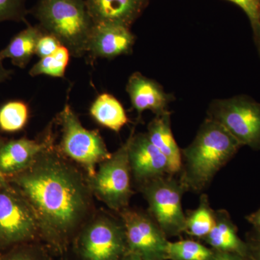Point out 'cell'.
Returning a JSON list of instances; mask_svg holds the SVG:
<instances>
[{"mask_svg": "<svg viewBox=\"0 0 260 260\" xmlns=\"http://www.w3.org/2000/svg\"><path fill=\"white\" fill-rule=\"evenodd\" d=\"M61 46L62 45L56 37L43 32L42 37L38 41L35 54L42 59L54 54Z\"/></svg>", "mask_w": 260, "mask_h": 260, "instance_id": "4316f807", "label": "cell"}, {"mask_svg": "<svg viewBox=\"0 0 260 260\" xmlns=\"http://www.w3.org/2000/svg\"><path fill=\"white\" fill-rule=\"evenodd\" d=\"M90 114L100 125L117 133L129 122L122 104L109 93L101 94L95 99Z\"/></svg>", "mask_w": 260, "mask_h": 260, "instance_id": "d6986e66", "label": "cell"}, {"mask_svg": "<svg viewBox=\"0 0 260 260\" xmlns=\"http://www.w3.org/2000/svg\"><path fill=\"white\" fill-rule=\"evenodd\" d=\"M2 145L3 144H2L1 143H0V148H1ZM6 178H5L4 176H3V174H2L1 172H0V181H5L6 180Z\"/></svg>", "mask_w": 260, "mask_h": 260, "instance_id": "836d02e7", "label": "cell"}, {"mask_svg": "<svg viewBox=\"0 0 260 260\" xmlns=\"http://www.w3.org/2000/svg\"><path fill=\"white\" fill-rule=\"evenodd\" d=\"M129 140L101 162L99 170L89 177L88 188L103 203L116 211L127 208L133 192L129 161Z\"/></svg>", "mask_w": 260, "mask_h": 260, "instance_id": "52a82bcc", "label": "cell"}, {"mask_svg": "<svg viewBox=\"0 0 260 260\" xmlns=\"http://www.w3.org/2000/svg\"><path fill=\"white\" fill-rule=\"evenodd\" d=\"M119 213L125 229L127 252L143 260H167L168 237L148 212L127 207Z\"/></svg>", "mask_w": 260, "mask_h": 260, "instance_id": "30bf717a", "label": "cell"}, {"mask_svg": "<svg viewBox=\"0 0 260 260\" xmlns=\"http://www.w3.org/2000/svg\"><path fill=\"white\" fill-rule=\"evenodd\" d=\"M121 260H143L140 256L135 255L134 254H131V253L127 252L124 255V257Z\"/></svg>", "mask_w": 260, "mask_h": 260, "instance_id": "d6a6232c", "label": "cell"}, {"mask_svg": "<svg viewBox=\"0 0 260 260\" xmlns=\"http://www.w3.org/2000/svg\"><path fill=\"white\" fill-rule=\"evenodd\" d=\"M42 34L39 25L32 26L28 24L26 28L19 32L8 45L0 51V61L10 59L15 66L24 69L35 54L38 41Z\"/></svg>", "mask_w": 260, "mask_h": 260, "instance_id": "ac0fdd59", "label": "cell"}, {"mask_svg": "<svg viewBox=\"0 0 260 260\" xmlns=\"http://www.w3.org/2000/svg\"><path fill=\"white\" fill-rule=\"evenodd\" d=\"M70 55L68 48L61 46L54 54L42 58L36 63L29 71V75L32 77L47 75L53 78H63L69 64Z\"/></svg>", "mask_w": 260, "mask_h": 260, "instance_id": "7402d4cb", "label": "cell"}, {"mask_svg": "<svg viewBox=\"0 0 260 260\" xmlns=\"http://www.w3.org/2000/svg\"><path fill=\"white\" fill-rule=\"evenodd\" d=\"M259 5H260V0H259Z\"/></svg>", "mask_w": 260, "mask_h": 260, "instance_id": "e575fe53", "label": "cell"}, {"mask_svg": "<svg viewBox=\"0 0 260 260\" xmlns=\"http://www.w3.org/2000/svg\"><path fill=\"white\" fill-rule=\"evenodd\" d=\"M0 260H47L44 253L39 248L28 244H20L8 249L0 255Z\"/></svg>", "mask_w": 260, "mask_h": 260, "instance_id": "d4e9b609", "label": "cell"}, {"mask_svg": "<svg viewBox=\"0 0 260 260\" xmlns=\"http://www.w3.org/2000/svg\"><path fill=\"white\" fill-rule=\"evenodd\" d=\"M172 113L168 112L155 116L149 123L146 135L154 146L168 159L173 175L179 174L181 168V149L179 148L172 129Z\"/></svg>", "mask_w": 260, "mask_h": 260, "instance_id": "e0dca14e", "label": "cell"}, {"mask_svg": "<svg viewBox=\"0 0 260 260\" xmlns=\"http://www.w3.org/2000/svg\"><path fill=\"white\" fill-rule=\"evenodd\" d=\"M129 140L128 153L132 177L140 186L158 178L173 175L169 160L152 144L146 133L135 135L133 129Z\"/></svg>", "mask_w": 260, "mask_h": 260, "instance_id": "8fae6325", "label": "cell"}, {"mask_svg": "<svg viewBox=\"0 0 260 260\" xmlns=\"http://www.w3.org/2000/svg\"><path fill=\"white\" fill-rule=\"evenodd\" d=\"M234 3L241 8L247 15L253 31L255 32L259 23L260 5L259 0H225Z\"/></svg>", "mask_w": 260, "mask_h": 260, "instance_id": "484cf974", "label": "cell"}, {"mask_svg": "<svg viewBox=\"0 0 260 260\" xmlns=\"http://www.w3.org/2000/svg\"><path fill=\"white\" fill-rule=\"evenodd\" d=\"M28 119L27 104L13 101L0 108V129L6 133H15L23 129Z\"/></svg>", "mask_w": 260, "mask_h": 260, "instance_id": "603a6c76", "label": "cell"}, {"mask_svg": "<svg viewBox=\"0 0 260 260\" xmlns=\"http://www.w3.org/2000/svg\"><path fill=\"white\" fill-rule=\"evenodd\" d=\"M135 42L130 28L110 23L94 24L88 53L93 57L114 59L132 52Z\"/></svg>", "mask_w": 260, "mask_h": 260, "instance_id": "7c38bea8", "label": "cell"}, {"mask_svg": "<svg viewBox=\"0 0 260 260\" xmlns=\"http://www.w3.org/2000/svg\"><path fill=\"white\" fill-rule=\"evenodd\" d=\"M208 118L224 126L242 147L260 150V103L244 95L215 99Z\"/></svg>", "mask_w": 260, "mask_h": 260, "instance_id": "8992f818", "label": "cell"}, {"mask_svg": "<svg viewBox=\"0 0 260 260\" xmlns=\"http://www.w3.org/2000/svg\"><path fill=\"white\" fill-rule=\"evenodd\" d=\"M10 179L34 210L39 234L61 250L88 210V187L81 175L47 148Z\"/></svg>", "mask_w": 260, "mask_h": 260, "instance_id": "6da1fadb", "label": "cell"}, {"mask_svg": "<svg viewBox=\"0 0 260 260\" xmlns=\"http://www.w3.org/2000/svg\"><path fill=\"white\" fill-rule=\"evenodd\" d=\"M213 260H247V259L236 253L215 251Z\"/></svg>", "mask_w": 260, "mask_h": 260, "instance_id": "f1b7e54d", "label": "cell"}, {"mask_svg": "<svg viewBox=\"0 0 260 260\" xmlns=\"http://www.w3.org/2000/svg\"><path fill=\"white\" fill-rule=\"evenodd\" d=\"M39 234L34 210L8 180L0 181V249L32 242Z\"/></svg>", "mask_w": 260, "mask_h": 260, "instance_id": "5b68a950", "label": "cell"}, {"mask_svg": "<svg viewBox=\"0 0 260 260\" xmlns=\"http://www.w3.org/2000/svg\"><path fill=\"white\" fill-rule=\"evenodd\" d=\"M202 242L213 250L236 253L247 258V244L239 237L238 228L227 210H215V225Z\"/></svg>", "mask_w": 260, "mask_h": 260, "instance_id": "2e32d148", "label": "cell"}, {"mask_svg": "<svg viewBox=\"0 0 260 260\" xmlns=\"http://www.w3.org/2000/svg\"><path fill=\"white\" fill-rule=\"evenodd\" d=\"M94 24L110 23L130 28L148 0H85Z\"/></svg>", "mask_w": 260, "mask_h": 260, "instance_id": "5bb4252c", "label": "cell"}, {"mask_svg": "<svg viewBox=\"0 0 260 260\" xmlns=\"http://www.w3.org/2000/svg\"><path fill=\"white\" fill-rule=\"evenodd\" d=\"M254 38H255V41L256 44H257L258 51H259L260 56V14L259 18V23H258L257 28H256V31L254 32Z\"/></svg>", "mask_w": 260, "mask_h": 260, "instance_id": "1f68e13d", "label": "cell"}, {"mask_svg": "<svg viewBox=\"0 0 260 260\" xmlns=\"http://www.w3.org/2000/svg\"><path fill=\"white\" fill-rule=\"evenodd\" d=\"M246 220L252 225L253 229L260 233V208L254 213L246 216Z\"/></svg>", "mask_w": 260, "mask_h": 260, "instance_id": "f546056e", "label": "cell"}, {"mask_svg": "<svg viewBox=\"0 0 260 260\" xmlns=\"http://www.w3.org/2000/svg\"><path fill=\"white\" fill-rule=\"evenodd\" d=\"M47 148V143L26 138L10 140L0 148V172L5 178L13 177L30 167Z\"/></svg>", "mask_w": 260, "mask_h": 260, "instance_id": "9a60e30c", "label": "cell"}, {"mask_svg": "<svg viewBox=\"0 0 260 260\" xmlns=\"http://www.w3.org/2000/svg\"><path fill=\"white\" fill-rule=\"evenodd\" d=\"M61 126L60 148L62 153L80 164L90 177L98 164L110 157L107 145L99 132L85 129L69 104L59 114Z\"/></svg>", "mask_w": 260, "mask_h": 260, "instance_id": "ba28073f", "label": "cell"}, {"mask_svg": "<svg viewBox=\"0 0 260 260\" xmlns=\"http://www.w3.org/2000/svg\"><path fill=\"white\" fill-rule=\"evenodd\" d=\"M29 13L39 20L41 30L56 37L72 56L88 53L94 23L85 0H38Z\"/></svg>", "mask_w": 260, "mask_h": 260, "instance_id": "3957f363", "label": "cell"}, {"mask_svg": "<svg viewBox=\"0 0 260 260\" xmlns=\"http://www.w3.org/2000/svg\"><path fill=\"white\" fill-rule=\"evenodd\" d=\"M26 0H0V23L4 21L25 22L29 11Z\"/></svg>", "mask_w": 260, "mask_h": 260, "instance_id": "cb8c5ba5", "label": "cell"}, {"mask_svg": "<svg viewBox=\"0 0 260 260\" xmlns=\"http://www.w3.org/2000/svg\"><path fill=\"white\" fill-rule=\"evenodd\" d=\"M215 250L199 240L183 239L169 241L167 260H213Z\"/></svg>", "mask_w": 260, "mask_h": 260, "instance_id": "44dd1931", "label": "cell"}, {"mask_svg": "<svg viewBox=\"0 0 260 260\" xmlns=\"http://www.w3.org/2000/svg\"><path fill=\"white\" fill-rule=\"evenodd\" d=\"M77 251L82 260H121L127 253L121 219L104 215L88 223L78 236Z\"/></svg>", "mask_w": 260, "mask_h": 260, "instance_id": "9c48e42d", "label": "cell"}, {"mask_svg": "<svg viewBox=\"0 0 260 260\" xmlns=\"http://www.w3.org/2000/svg\"><path fill=\"white\" fill-rule=\"evenodd\" d=\"M126 90L139 119L145 111H150L155 116L168 112L169 104L174 98L167 93L158 82L139 72L129 77Z\"/></svg>", "mask_w": 260, "mask_h": 260, "instance_id": "4fadbf2b", "label": "cell"}, {"mask_svg": "<svg viewBox=\"0 0 260 260\" xmlns=\"http://www.w3.org/2000/svg\"><path fill=\"white\" fill-rule=\"evenodd\" d=\"M148 205V213L168 238L184 233L186 215L182 197L186 189L179 179L169 174L140 186Z\"/></svg>", "mask_w": 260, "mask_h": 260, "instance_id": "277c9868", "label": "cell"}, {"mask_svg": "<svg viewBox=\"0 0 260 260\" xmlns=\"http://www.w3.org/2000/svg\"><path fill=\"white\" fill-rule=\"evenodd\" d=\"M242 147L224 126L207 117L193 141L181 149V184L187 191L201 192Z\"/></svg>", "mask_w": 260, "mask_h": 260, "instance_id": "7a4b0ae2", "label": "cell"}, {"mask_svg": "<svg viewBox=\"0 0 260 260\" xmlns=\"http://www.w3.org/2000/svg\"><path fill=\"white\" fill-rule=\"evenodd\" d=\"M245 242L247 244V260H260V233L252 229L246 234Z\"/></svg>", "mask_w": 260, "mask_h": 260, "instance_id": "83f0119b", "label": "cell"}, {"mask_svg": "<svg viewBox=\"0 0 260 260\" xmlns=\"http://www.w3.org/2000/svg\"><path fill=\"white\" fill-rule=\"evenodd\" d=\"M12 73H13V71L5 68L3 65V61H0V84L6 80L9 79Z\"/></svg>", "mask_w": 260, "mask_h": 260, "instance_id": "4dcf8cb0", "label": "cell"}, {"mask_svg": "<svg viewBox=\"0 0 260 260\" xmlns=\"http://www.w3.org/2000/svg\"><path fill=\"white\" fill-rule=\"evenodd\" d=\"M184 234L193 239L203 241L215 225V210L210 206L208 194H202L196 209L189 210L185 214Z\"/></svg>", "mask_w": 260, "mask_h": 260, "instance_id": "ffe728a7", "label": "cell"}]
</instances>
